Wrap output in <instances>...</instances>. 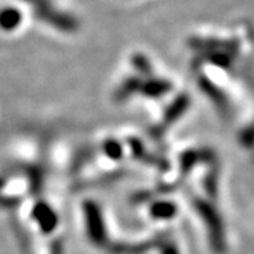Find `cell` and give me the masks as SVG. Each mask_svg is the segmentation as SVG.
Instances as JSON below:
<instances>
[{"instance_id": "2", "label": "cell", "mask_w": 254, "mask_h": 254, "mask_svg": "<svg viewBox=\"0 0 254 254\" xmlns=\"http://www.w3.org/2000/svg\"><path fill=\"white\" fill-rule=\"evenodd\" d=\"M23 7L14 1V4H9L3 9H0V31L14 33L21 27L24 17Z\"/></svg>"}, {"instance_id": "1", "label": "cell", "mask_w": 254, "mask_h": 254, "mask_svg": "<svg viewBox=\"0 0 254 254\" xmlns=\"http://www.w3.org/2000/svg\"><path fill=\"white\" fill-rule=\"evenodd\" d=\"M14 1L18 4H23L21 7L27 10L28 13H31L38 23L50 27V30L55 33L57 30H60L58 27L63 26L57 20V16L60 14V11L57 10L58 6L57 0H14Z\"/></svg>"}]
</instances>
